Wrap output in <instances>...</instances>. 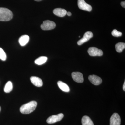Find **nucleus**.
Returning <instances> with one entry per match:
<instances>
[{
    "label": "nucleus",
    "instance_id": "13",
    "mask_svg": "<svg viewBox=\"0 0 125 125\" xmlns=\"http://www.w3.org/2000/svg\"><path fill=\"white\" fill-rule=\"evenodd\" d=\"M29 40V36L27 35H23L19 39V42L21 46H24L27 45Z\"/></svg>",
    "mask_w": 125,
    "mask_h": 125
},
{
    "label": "nucleus",
    "instance_id": "19",
    "mask_svg": "<svg viewBox=\"0 0 125 125\" xmlns=\"http://www.w3.org/2000/svg\"><path fill=\"white\" fill-rule=\"evenodd\" d=\"M6 58L7 56L5 52L2 48H0V59L2 61H5L6 60Z\"/></svg>",
    "mask_w": 125,
    "mask_h": 125
},
{
    "label": "nucleus",
    "instance_id": "17",
    "mask_svg": "<svg viewBox=\"0 0 125 125\" xmlns=\"http://www.w3.org/2000/svg\"><path fill=\"white\" fill-rule=\"evenodd\" d=\"M116 50L118 52H121L125 48V43L120 42L117 43L115 46Z\"/></svg>",
    "mask_w": 125,
    "mask_h": 125
},
{
    "label": "nucleus",
    "instance_id": "22",
    "mask_svg": "<svg viewBox=\"0 0 125 125\" xmlns=\"http://www.w3.org/2000/svg\"><path fill=\"white\" fill-rule=\"evenodd\" d=\"M66 14H67V15L69 16H70L72 14L70 12H67Z\"/></svg>",
    "mask_w": 125,
    "mask_h": 125
},
{
    "label": "nucleus",
    "instance_id": "12",
    "mask_svg": "<svg viewBox=\"0 0 125 125\" xmlns=\"http://www.w3.org/2000/svg\"><path fill=\"white\" fill-rule=\"evenodd\" d=\"M67 12L65 10L61 8H56L53 10V13L54 14L60 17L64 16L66 14Z\"/></svg>",
    "mask_w": 125,
    "mask_h": 125
},
{
    "label": "nucleus",
    "instance_id": "18",
    "mask_svg": "<svg viewBox=\"0 0 125 125\" xmlns=\"http://www.w3.org/2000/svg\"><path fill=\"white\" fill-rule=\"evenodd\" d=\"M13 84L10 81H8L5 85L4 91L6 93H10L13 90Z\"/></svg>",
    "mask_w": 125,
    "mask_h": 125
},
{
    "label": "nucleus",
    "instance_id": "8",
    "mask_svg": "<svg viewBox=\"0 0 125 125\" xmlns=\"http://www.w3.org/2000/svg\"><path fill=\"white\" fill-rule=\"evenodd\" d=\"M93 35L92 32L90 31H88L84 33L83 38L78 41L77 44L78 45H82L84 43L88 42L90 39L93 37Z\"/></svg>",
    "mask_w": 125,
    "mask_h": 125
},
{
    "label": "nucleus",
    "instance_id": "21",
    "mask_svg": "<svg viewBox=\"0 0 125 125\" xmlns=\"http://www.w3.org/2000/svg\"><path fill=\"white\" fill-rule=\"evenodd\" d=\"M121 5L123 8H125V1H122V2H121Z\"/></svg>",
    "mask_w": 125,
    "mask_h": 125
},
{
    "label": "nucleus",
    "instance_id": "10",
    "mask_svg": "<svg viewBox=\"0 0 125 125\" xmlns=\"http://www.w3.org/2000/svg\"><path fill=\"white\" fill-rule=\"evenodd\" d=\"M88 79L94 85H99L102 82V80L100 77L94 75H89Z\"/></svg>",
    "mask_w": 125,
    "mask_h": 125
},
{
    "label": "nucleus",
    "instance_id": "5",
    "mask_svg": "<svg viewBox=\"0 0 125 125\" xmlns=\"http://www.w3.org/2000/svg\"><path fill=\"white\" fill-rule=\"evenodd\" d=\"M88 52L92 56H101L103 55V52L101 49L94 47H90L88 49Z\"/></svg>",
    "mask_w": 125,
    "mask_h": 125
},
{
    "label": "nucleus",
    "instance_id": "15",
    "mask_svg": "<svg viewBox=\"0 0 125 125\" xmlns=\"http://www.w3.org/2000/svg\"><path fill=\"white\" fill-rule=\"evenodd\" d=\"M82 125H94L93 122L89 117L87 116H83L81 120Z\"/></svg>",
    "mask_w": 125,
    "mask_h": 125
},
{
    "label": "nucleus",
    "instance_id": "1",
    "mask_svg": "<svg viewBox=\"0 0 125 125\" xmlns=\"http://www.w3.org/2000/svg\"><path fill=\"white\" fill-rule=\"evenodd\" d=\"M37 105V103L36 101H31L21 106L20 110L21 112L23 114H30L35 110Z\"/></svg>",
    "mask_w": 125,
    "mask_h": 125
},
{
    "label": "nucleus",
    "instance_id": "20",
    "mask_svg": "<svg viewBox=\"0 0 125 125\" xmlns=\"http://www.w3.org/2000/svg\"><path fill=\"white\" fill-rule=\"evenodd\" d=\"M112 34L114 37H119L122 36V33L117 31L116 29H114L112 31Z\"/></svg>",
    "mask_w": 125,
    "mask_h": 125
},
{
    "label": "nucleus",
    "instance_id": "9",
    "mask_svg": "<svg viewBox=\"0 0 125 125\" xmlns=\"http://www.w3.org/2000/svg\"><path fill=\"white\" fill-rule=\"evenodd\" d=\"M72 79L75 82L78 83H83L84 78L83 74L80 72H73L72 73Z\"/></svg>",
    "mask_w": 125,
    "mask_h": 125
},
{
    "label": "nucleus",
    "instance_id": "2",
    "mask_svg": "<svg viewBox=\"0 0 125 125\" xmlns=\"http://www.w3.org/2000/svg\"><path fill=\"white\" fill-rule=\"evenodd\" d=\"M13 13L9 9L4 7H0V21H8L13 18Z\"/></svg>",
    "mask_w": 125,
    "mask_h": 125
},
{
    "label": "nucleus",
    "instance_id": "3",
    "mask_svg": "<svg viewBox=\"0 0 125 125\" xmlns=\"http://www.w3.org/2000/svg\"><path fill=\"white\" fill-rule=\"evenodd\" d=\"M56 26L55 23L53 21L47 20L43 21L41 25V28L43 30H49L54 29Z\"/></svg>",
    "mask_w": 125,
    "mask_h": 125
},
{
    "label": "nucleus",
    "instance_id": "25",
    "mask_svg": "<svg viewBox=\"0 0 125 125\" xmlns=\"http://www.w3.org/2000/svg\"><path fill=\"white\" fill-rule=\"evenodd\" d=\"M1 108L0 106V112L1 111Z\"/></svg>",
    "mask_w": 125,
    "mask_h": 125
},
{
    "label": "nucleus",
    "instance_id": "16",
    "mask_svg": "<svg viewBox=\"0 0 125 125\" xmlns=\"http://www.w3.org/2000/svg\"><path fill=\"white\" fill-rule=\"evenodd\" d=\"M48 58L47 57L41 56L37 58L35 61V64L38 65H41L43 64L46 62Z\"/></svg>",
    "mask_w": 125,
    "mask_h": 125
},
{
    "label": "nucleus",
    "instance_id": "7",
    "mask_svg": "<svg viewBox=\"0 0 125 125\" xmlns=\"http://www.w3.org/2000/svg\"><path fill=\"white\" fill-rule=\"evenodd\" d=\"M120 117L118 113H115L112 115L110 119V125H120Z\"/></svg>",
    "mask_w": 125,
    "mask_h": 125
},
{
    "label": "nucleus",
    "instance_id": "23",
    "mask_svg": "<svg viewBox=\"0 0 125 125\" xmlns=\"http://www.w3.org/2000/svg\"><path fill=\"white\" fill-rule=\"evenodd\" d=\"M123 90H124V91H125V82H124V84H123Z\"/></svg>",
    "mask_w": 125,
    "mask_h": 125
},
{
    "label": "nucleus",
    "instance_id": "4",
    "mask_svg": "<svg viewBox=\"0 0 125 125\" xmlns=\"http://www.w3.org/2000/svg\"><path fill=\"white\" fill-rule=\"evenodd\" d=\"M64 116V114L62 113H60L57 115H53L47 118V122L49 124H53L61 120Z\"/></svg>",
    "mask_w": 125,
    "mask_h": 125
},
{
    "label": "nucleus",
    "instance_id": "24",
    "mask_svg": "<svg viewBox=\"0 0 125 125\" xmlns=\"http://www.w3.org/2000/svg\"><path fill=\"white\" fill-rule=\"evenodd\" d=\"M34 0L36 1H41L42 0Z\"/></svg>",
    "mask_w": 125,
    "mask_h": 125
},
{
    "label": "nucleus",
    "instance_id": "14",
    "mask_svg": "<svg viewBox=\"0 0 125 125\" xmlns=\"http://www.w3.org/2000/svg\"><path fill=\"white\" fill-rule=\"evenodd\" d=\"M57 84L59 88L62 91L66 92H70L69 87L65 83H63L61 81H59L57 82Z\"/></svg>",
    "mask_w": 125,
    "mask_h": 125
},
{
    "label": "nucleus",
    "instance_id": "6",
    "mask_svg": "<svg viewBox=\"0 0 125 125\" xmlns=\"http://www.w3.org/2000/svg\"><path fill=\"white\" fill-rule=\"evenodd\" d=\"M78 7L81 10L88 11H92V6L87 4L84 0H78Z\"/></svg>",
    "mask_w": 125,
    "mask_h": 125
},
{
    "label": "nucleus",
    "instance_id": "11",
    "mask_svg": "<svg viewBox=\"0 0 125 125\" xmlns=\"http://www.w3.org/2000/svg\"><path fill=\"white\" fill-rule=\"evenodd\" d=\"M30 80L33 85L37 87L42 86L43 82L42 80L36 76H32L30 78Z\"/></svg>",
    "mask_w": 125,
    "mask_h": 125
}]
</instances>
